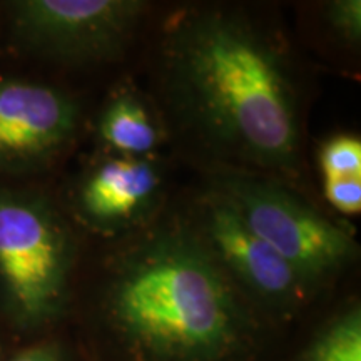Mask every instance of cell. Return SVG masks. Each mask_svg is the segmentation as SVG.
I'll return each instance as SVG.
<instances>
[{
    "instance_id": "6da1fadb",
    "label": "cell",
    "mask_w": 361,
    "mask_h": 361,
    "mask_svg": "<svg viewBox=\"0 0 361 361\" xmlns=\"http://www.w3.org/2000/svg\"><path fill=\"white\" fill-rule=\"evenodd\" d=\"M171 84L200 133L221 152L269 169L298 154V107L281 52L243 17L184 19L169 47Z\"/></svg>"
},
{
    "instance_id": "7a4b0ae2",
    "label": "cell",
    "mask_w": 361,
    "mask_h": 361,
    "mask_svg": "<svg viewBox=\"0 0 361 361\" xmlns=\"http://www.w3.org/2000/svg\"><path fill=\"white\" fill-rule=\"evenodd\" d=\"M109 308L126 340L156 361H216L241 338L233 281L196 233H157L124 255Z\"/></svg>"
},
{
    "instance_id": "3957f363",
    "label": "cell",
    "mask_w": 361,
    "mask_h": 361,
    "mask_svg": "<svg viewBox=\"0 0 361 361\" xmlns=\"http://www.w3.org/2000/svg\"><path fill=\"white\" fill-rule=\"evenodd\" d=\"M71 264V236L56 211L32 194L0 189V290L17 318H52L64 303Z\"/></svg>"
},
{
    "instance_id": "277c9868",
    "label": "cell",
    "mask_w": 361,
    "mask_h": 361,
    "mask_svg": "<svg viewBox=\"0 0 361 361\" xmlns=\"http://www.w3.org/2000/svg\"><path fill=\"white\" fill-rule=\"evenodd\" d=\"M213 192L310 286L353 259L356 245L345 229L273 180L228 173L214 180Z\"/></svg>"
},
{
    "instance_id": "5b68a950",
    "label": "cell",
    "mask_w": 361,
    "mask_h": 361,
    "mask_svg": "<svg viewBox=\"0 0 361 361\" xmlns=\"http://www.w3.org/2000/svg\"><path fill=\"white\" fill-rule=\"evenodd\" d=\"M13 32L61 61L101 62L128 45L146 4L139 0H20L12 4Z\"/></svg>"
},
{
    "instance_id": "8992f818",
    "label": "cell",
    "mask_w": 361,
    "mask_h": 361,
    "mask_svg": "<svg viewBox=\"0 0 361 361\" xmlns=\"http://www.w3.org/2000/svg\"><path fill=\"white\" fill-rule=\"evenodd\" d=\"M78 123V106L62 90L0 80V168L44 164L72 141Z\"/></svg>"
},
{
    "instance_id": "52a82bcc",
    "label": "cell",
    "mask_w": 361,
    "mask_h": 361,
    "mask_svg": "<svg viewBox=\"0 0 361 361\" xmlns=\"http://www.w3.org/2000/svg\"><path fill=\"white\" fill-rule=\"evenodd\" d=\"M197 236L231 281L273 303H291L303 296L305 281L273 247L239 219L234 209L216 192L202 204Z\"/></svg>"
},
{
    "instance_id": "ba28073f",
    "label": "cell",
    "mask_w": 361,
    "mask_h": 361,
    "mask_svg": "<svg viewBox=\"0 0 361 361\" xmlns=\"http://www.w3.org/2000/svg\"><path fill=\"white\" fill-rule=\"evenodd\" d=\"M159 184L157 168L146 157H111L80 183L79 213L97 229L124 228L146 213Z\"/></svg>"
},
{
    "instance_id": "9c48e42d",
    "label": "cell",
    "mask_w": 361,
    "mask_h": 361,
    "mask_svg": "<svg viewBox=\"0 0 361 361\" xmlns=\"http://www.w3.org/2000/svg\"><path fill=\"white\" fill-rule=\"evenodd\" d=\"M102 141L126 157H144L157 146L159 135L151 116L134 96H116L102 112Z\"/></svg>"
},
{
    "instance_id": "30bf717a",
    "label": "cell",
    "mask_w": 361,
    "mask_h": 361,
    "mask_svg": "<svg viewBox=\"0 0 361 361\" xmlns=\"http://www.w3.org/2000/svg\"><path fill=\"white\" fill-rule=\"evenodd\" d=\"M301 361H361V316L343 314L324 329Z\"/></svg>"
},
{
    "instance_id": "8fae6325",
    "label": "cell",
    "mask_w": 361,
    "mask_h": 361,
    "mask_svg": "<svg viewBox=\"0 0 361 361\" xmlns=\"http://www.w3.org/2000/svg\"><path fill=\"white\" fill-rule=\"evenodd\" d=\"M323 178L361 176V142L355 135H336L323 144L319 151Z\"/></svg>"
},
{
    "instance_id": "7c38bea8",
    "label": "cell",
    "mask_w": 361,
    "mask_h": 361,
    "mask_svg": "<svg viewBox=\"0 0 361 361\" xmlns=\"http://www.w3.org/2000/svg\"><path fill=\"white\" fill-rule=\"evenodd\" d=\"M324 197L335 209L345 214L361 211V176L350 178H323Z\"/></svg>"
},
{
    "instance_id": "4fadbf2b",
    "label": "cell",
    "mask_w": 361,
    "mask_h": 361,
    "mask_svg": "<svg viewBox=\"0 0 361 361\" xmlns=\"http://www.w3.org/2000/svg\"><path fill=\"white\" fill-rule=\"evenodd\" d=\"M326 19L331 29L348 40L360 42L361 37V2L360 0H336L326 6Z\"/></svg>"
},
{
    "instance_id": "5bb4252c",
    "label": "cell",
    "mask_w": 361,
    "mask_h": 361,
    "mask_svg": "<svg viewBox=\"0 0 361 361\" xmlns=\"http://www.w3.org/2000/svg\"><path fill=\"white\" fill-rule=\"evenodd\" d=\"M7 361H66V358L56 345H37L22 350Z\"/></svg>"
}]
</instances>
